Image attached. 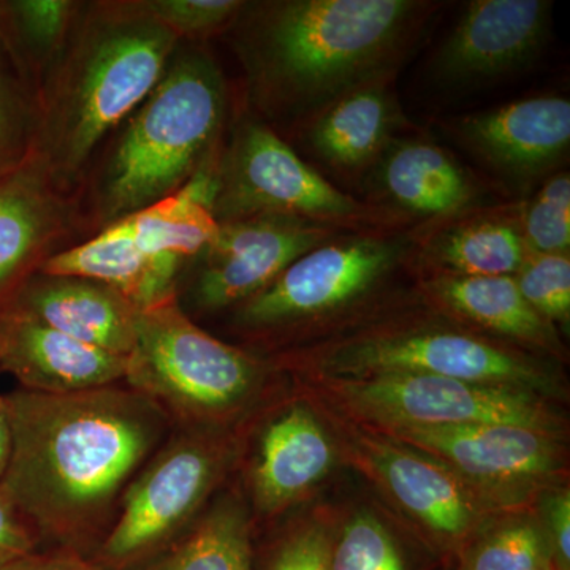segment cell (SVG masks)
I'll return each instance as SVG.
<instances>
[{
  "label": "cell",
  "mask_w": 570,
  "mask_h": 570,
  "mask_svg": "<svg viewBox=\"0 0 570 570\" xmlns=\"http://www.w3.org/2000/svg\"><path fill=\"white\" fill-rule=\"evenodd\" d=\"M335 445L305 404L277 412L258 438L250 471L255 508L276 515L322 482L335 466Z\"/></svg>",
  "instance_id": "44dd1931"
},
{
  "label": "cell",
  "mask_w": 570,
  "mask_h": 570,
  "mask_svg": "<svg viewBox=\"0 0 570 570\" xmlns=\"http://www.w3.org/2000/svg\"><path fill=\"white\" fill-rule=\"evenodd\" d=\"M332 546L324 524H303L277 543L268 570H332Z\"/></svg>",
  "instance_id": "836d02e7"
},
{
  "label": "cell",
  "mask_w": 570,
  "mask_h": 570,
  "mask_svg": "<svg viewBox=\"0 0 570 570\" xmlns=\"http://www.w3.org/2000/svg\"><path fill=\"white\" fill-rule=\"evenodd\" d=\"M546 535L557 570H570V497L569 491H558L547 501Z\"/></svg>",
  "instance_id": "d590c367"
},
{
  "label": "cell",
  "mask_w": 570,
  "mask_h": 570,
  "mask_svg": "<svg viewBox=\"0 0 570 570\" xmlns=\"http://www.w3.org/2000/svg\"><path fill=\"white\" fill-rule=\"evenodd\" d=\"M242 0H140L142 9L183 39H205L227 31L242 10Z\"/></svg>",
  "instance_id": "d6a6232c"
},
{
  "label": "cell",
  "mask_w": 570,
  "mask_h": 570,
  "mask_svg": "<svg viewBox=\"0 0 570 570\" xmlns=\"http://www.w3.org/2000/svg\"><path fill=\"white\" fill-rule=\"evenodd\" d=\"M351 417L376 433L508 423L558 434L560 417L539 395L425 374L318 379Z\"/></svg>",
  "instance_id": "30bf717a"
},
{
  "label": "cell",
  "mask_w": 570,
  "mask_h": 570,
  "mask_svg": "<svg viewBox=\"0 0 570 570\" xmlns=\"http://www.w3.org/2000/svg\"><path fill=\"white\" fill-rule=\"evenodd\" d=\"M521 235L530 254H570V175H550L519 204Z\"/></svg>",
  "instance_id": "83f0119b"
},
{
  "label": "cell",
  "mask_w": 570,
  "mask_h": 570,
  "mask_svg": "<svg viewBox=\"0 0 570 570\" xmlns=\"http://www.w3.org/2000/svg\"><path fill=\"white\" fill-rule=\"evenodd\" d=\"M415 227L346 230L296 258L264 291L234 307L245 332L275 333L351 309L414 265Z\"/></svg>",
  "instance_id": "52a82bcc"
},
{
  "label": "cell",
  "mask_w": 570,
  "mask_h": 570,
  "mask_svg": "<svg viewBox=\"0 0 570 570\" xmlns=\"http://www.w3.org/2000/svg\"><path fill=\"white\" fill-rule=\"evenodd\" d=\"M219 151L181 189L122 219L142 249L193 261L209 245L219 228L213 213Z\"/></svg>",
  "instance_id": "d4e9b609"
},
{
  "label": "cell",
  "mask_w": 570,
  "mask_h": 570,
  "mask_svg": "<svg viewBox=\"0 0 570 570\" xmlns=\"http://www.w3.org/2000/svg\"><path fill=\"white\" fill-rule=\"evenodd\" d=\"M181 40L140 0L81 2L37 88L36 153L71 193L111 130L148 97Z\"/></svg>",
  "instance_id": "3957f363"
},
{
  "label": "cell",
  "mask_w": 570,
  "mask_h": 570,
  "mask_svg": "<svg viewBox=\"0 0 570 570\" xmlns=\"http://www.w3.org/2000/svg\"><path fill=\"white\" fill-rule=\"evenodd\" d=\"M0 367L13 374L22 390L69 395L124 381L127 356L7 309L0 317Z\"/></svg>",
  "instance_id": "ac0fdd59"
},
{
  "label": "cell",
  "mask_w": 570,
  "mask_h": 570,
  "mask_svg": "<svg viewBox=\"0 0 570 570\" xmlns=\"http://www.w3.org/2000/svg\"><path fill=\"white\" fill-rule=\"evenodd\" d=\"M217 223L292 216L351 228H395L366 204L326 181L257 116H242L214 168ZM401 228V227H400Z\"/></svg>",
  "instance_id": "ba28073f"
},
{
  "label": "cell",
  "mask_w": 570,
  "mask_h": 570,
  "mask_svg": "<svg viewBox=\"0 0 570 570\" xmlns=\"http://www.w3.org/2000/svg\"><path fill=\"white\" fill-rule=\"evenodd\" d=\"M528 255L519 204L415 227L414 266L423 275L515 276Z\"/></svg>",
  "instance_id": "ffe728a7"
},
{
  "label": "cell",
  "mask_w": 570,
  "mask_h": 570,
  "mask_svg": "<svg viewBox=\"0 0 570 570\" xmlns=\"http://www.w3.org/2000/svg\"><path fill=\"white\" fill-rule=\"evenodd\" d=\"M0 570H107L92 558L69 549H56L47 553L26 554Z\"/></svg>",
  "instance_id": "8d00e7d4"
},
{
  "label": "cell",
  "mask_w": 570,
  "mask_h": 570,
  "mask_svg": "<svg viewBox=\"0 0 570 570\" xmlns=\"http://www.w3.org/2000/svg\"><path fill=\"white\" fill-rule=\"evenodd\" d=\"M124 381L184 426L214 431L253 403L265 365L195 325L175 296L138 313Z\"/></svg>",
  "instance_id": "8992f818"
},
{
  "label": "cell",
  "mask_w": 570,
  "mask_h": 570,
  "mask_svg": "<svg viewBox=\"0 0 570 570\" xmlns=\"http://www.w3.org/2000/svg\"><path fill=\"white\" fill-rule=\"evenodd\" d=\"M420 287L436 309L483 335L561 355L557 328L532 309L513 276L423 275Z\"/></svg>",
  "instance_id": "7402d4cb"
},
{
  "label": "cell",
  "mask_w": 570,
  "mask_h": 570,
  "mask_svg": "<svg viewBox=\"0 0 570 570\" xmlns=\"http://www.w3.org/2000/svg\"><path fill=\"white\" fill-rule=\"evenodd\" d=\"M223 71L179 45L151 92L122 122L94 197L97 228L170 197L219 151L227 121Z\"/></svg>",
  "instance_id": "277c9868"
},
{
  "label": "cell",
  "mask_w": 570,
  "mask_h": 570,
  "mask_svg": "<svg viewBox=\"0 0 570 570\" xmlns=\"http://www.w3.org/2000/svg\"><path fill=\"white\" fill-rule=\"evenodd\" d=\"M135 570H253L245 504L232 494L217 499L181 538Z\"/></svg>",
  "instance_id": "484cf974"
},
{
  "label": "cell",
  "mask_w": 570,
  "mask_h": 570,
  "mask_svg": "<svg viewBox=\"0 0 570 570\" xmlns=\"http://www.w3.org/2000/svg\"><path fill=\"white\" fill-rule=\"evenodd\" d=\"M535 570H557V569H554V566H549V568H540V569H535Z\"/></svg>",
  "instance_id": "f35d334b"
},
{
  "label": "cell",
  "mask_w": 570,
  "mask_h": 570,
  "mask_svg": "<svg viewBox=\"0 0 570 570\" xmlns=\"http://www.w3.org/2000/svg\"><path fill=\"white\" fill-rule=\"evenodd\" d=\"M332 570H406L392 532L376 515L358 512L332 546Z\"/></svg>",
  "instance_id": "f546056e"
},
{
  "label": "cell",
  "mask_w": 570,
  "mask_h": 570,
  "mask_svg": "<svg viewBox=\"0 0 570 570\" xmlns=\"http://www.w3.org/2000/svg\"><path fill=\"white\" fill-rule=\"evenodd\" d=\"M379 434L441 460L468 483L480 485L530 487L551 478L561 460L557 434L508 423L411 428Z\"/></svg>",
  "instance_id": "4fadbf2b"
},
{
  "label": "cell",
  "mask_w": 570,
  "mask_h": 570,
  "mask_svg": "<svg viewBox=\"0 0 570 570\" xmlns=\"http://www.w3.org/2000/svg\"><path fill=\"white\" fill-rule=\"evenodd\" d=\"M80 224V206L33 153L0 181V295L66 249Z\"/></svg>",
  "instance_id": "2e32d148"
},
{
  "label": "cell",
  "mask_w": 570,
  "mask_h": 570,
  "mask_svg": "<svg viewBox=\"0 0 570 570\" xmlns=\"http://www.w3.org/2000/svg\"><path fill=\"white\" fill-rule=\"evenodd\" d=\"M366 205L392 227L400 220L441 223L478 208L479 186L444 148L397 137L365 174Z\"/></svg>",
  "instance_id": "9a60e30c"
},
{
  "label": "cell",
  "mask_w": 570,
  "mask_h": 570,
  "mask_svg": "<svg viewBox=\"0 0 570 570\" xmlns=\"http://www.w3.org/2000/svg\"><path fill=\"white\" fill-rule=\"evenodd\" d=\"M288 362L318 379L425 374L535 395L557 390L554 374L538 356L483 335L448 314L376 322L291 355Z\"/></svg>",
  "instance_id": "5b68a950"
},
{
  "label": "cell",
  "mask_w": 570,
  "mask_h": 570,
  "mask_svg": "<svg viewBox=\"0 0 570 570\" xmlns=\"http://www.w3.org/2000/svg\"><path fill=\"white\" fill-rule=\"evenodd\" d=\"M346 230L351 228L292 216H255L219 224L209 245L193 258L190 303L200 313L242 305L296 258Z\"/></svg>",
  "instance_id": "8fae6325"
},
{
  "label": "cell",
  "mask_w": 570,
  "mask_h": 570,
  "mask_svg": "<svg viewBox=\"0 0 570 570\" xmlns=\"http://www.w3.org/2000/svg\"><path fill=\"white\" fill-rule=\"evenodd\" d=\"M459 140L504 181L520 189L546 181L570 145V102L538 96L464 116L453 126Z\"/></svg>",
  "instance_id": "5bb4252c"
},
{
  "label": "cell",
  "mask_w": 570,
  "mask_h": 570,
  "mask_svg": "<svg viewBox=\"0 0 570 570\" xmlns=\"http://www.w3.org/2000/svg\"><path fill=\"white\" fill-rule=\"evenodd\" d=\"M11 445H13V439H11L9 409H7L6 397L0 396V482L9 469Z\"/></svg>",
  "instance_id": "74e56055"
},
{
  "label": "cell",
  "mask_w": 570,
  "mask_h": 570,
  "mask_svg": "<svg viewBox=\"0 0 570 570\" xmlns=\"http://www.w3.org/2000/svg\"><path fill=\"white\" fill-rule=\"evenodd\" d=\"M36 132L37 92H29L0 31V181L31 159Z\"/></svg>",
  "instance_id": "4316f807"
},
{
  "label": "cell",
  "mask_w": 570,
  "mask_h": 570,
  "mask_svg": "<svg viewBox=\"0 0 570 570\" xmlns=\"http://www.w3.org/2000/svg\"><path fill=\"white\" fill-rule=\"evenodd\" d=\"M513 277L540 317L569 328L570 255L530 254Z\"/></svg>",
  "instance_id": "1f68e13d"
},
{
  "label": "cell",
  "mask_w": 570,
  "mask_h": 570,
  "mask_svg": "<svg viewBox=\"0 0 570 570\" xmlns=\"http://www.w3.org/2000/svg\"><path fill=\"white\" fill-rule=\"evenodd\" d=\"M550 0H474L442 41L431 73L444 88L487 85L531 66L550 37Z\"/></svg>",
  "instance_id": "7c38bea8"
},
{
  "label": "cell",
  "mask_w": 570,
  "mask_h": 570,
  "mask_svg": "<svg viewBox=\"0 0 570 570\" xmlns=\"http://www.w3.org/2000/svg\"><path fill=\"white\" fill-rule=\"evenodd\" d=\"M80 9L73 0H20L7 7L41 77L58 58Z\"/></svg>",
  "instance_id": "f1b7e54d"
},
{
  "label": "cell",
  "mask_w": 570,
  "mask_h": 570,
  "mask_svg": "<svg viewBox=\"0 0 570 570\" xmlns=\"http://www.w3.org/2000/svg\"><path fill=\"white\" fill-rule=\"evenodd\" d=\"M356 452L409 515L448 539L464 538L482 515L466 480L384 434L356 438Z\"/></svg>",
  "instance_id": "e0dca14e"
},
{
  "label": "cell",
  "mask_w": 570,
  "mask_h": 570,
  "mask_svg": "<svg viewBox=\"0 0 570 570\" xmlns=\"http://www.w3.org/2000/svg\"><path fill=\"white\" fill-rule=\"evenodd\" d=\"M438 9L425 0H262L243 3L227 31L254 111L302 129L347 94L392 80Z\"/></svg>",
  "instance_id": "7a4b0ae2"
},
{
  "label": "cell",
  "mask_w": 570,
  "mask_h": 570,
  "mask_svg": "<svg viewBox=\"0 0 570 570\" xmlns=\"http://www.w3.org/2000/svg\"><path fill=\"white\" fill-rule=\"evenodd\" d=\"M554 566L546 534L530 521L508 524L482 540L464 570H535Z\"/></svg>",
  "instance_id": "4dcf8cb0"
},
{
  "label": "cell",
  "mask_w": 570,
  "mask_h": 570,
  "mask_svg": "<svg viewBox=\"0 0 570 570\" xmlns=\"http://www.w3.org/2000/svg\"><path fill=\"white\" fill-rule=\"evenodd\" d=\"M184 262L175 255L142 249L119 220L80 245L52 255L39 272L97 281L118 291L138 309H146L175 298Z\"/></svg>",
  "instance_id": "cb8c5ba5"
},
{
  "label": "cell",
  "mask_w": 570,
  "mask_h": 570,
  "mask_svg": "<svg viewBox=\"0 0 570 570\" xmlns=\"http://www.w3.org/2000/svg\"><path fill=\"white\" fill-rule=\"evenodd\" d=\"M37 535L31 524L0 491V569L36 551Z\"/></svg>",
  "instance_id": "e575fe53"
},
{
  "label": "cell",
  "mask_w": 570,
  "mask_h": 570,
  "mask_svg": "<svg viewBox=\"0 0 570 570\" xmlns=\"http://www.w3.org/2000/svg\"><path fill=\"white\" fill-rule=\"evenodd\" d=\"M390 81L347 94L302 127L307 149L325 167L366 174L406 124Z\"/></svg>",
  "instance_id": "603a6c76"
},
{
  "label": "cell",
  "mask_w": 570,
  "mask_h": 570,
  "mask_svg": "<svg viewBox=\"0 0 570 570\" xmlns=\"http://www.w3.org/2000/svg\"><path fill=\"white\" fill-rule=\"evenodd\" d=\"M230 455L214 431L186 428L171 438L124 491L119 515L92 560L107 570H130L163 553L202 515Z\"/></svg>",
  "instance_id": "9c48e42d"
},
{
  "label": "cell",
  "mask_w": 570,
  "mask_h": 570,
  "mask_svg": "<svg viewBox=\"0 0 570 570\" xmlns=\"http://www.w3.org/2000/svg\"><path fill=\"white\" fill-rule=\"evenodd\" d=\"M89 346L129 356L140 313L134 303L97 281L36 272L9 307Z\"/></svg>",
  "instance_id": "d6986e66"
},
{
  "label": "cell",
  "mask_w": 570,
  "mask_h": 570,
  "mask_svg": "<svg viewBox=\"0 0 570 570\" xmlns=\"http://www.w3.org/2000/svg\"><path fill=\"white\" fill-rule=\"evenodd\" d=\"M6 403L13 445L0 491L33 530L86 554L171 419L118 384L69 395L20 390Z\"/></svg>",
  "instance_id": "6da1fadb"
}]
</instances>
